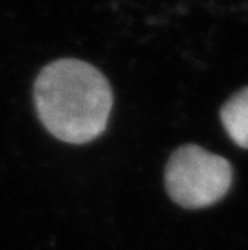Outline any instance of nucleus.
<instances>
[{"instance_id":"nucleus-1","label":"nucleus","mask_w":248,"mask_h":250,"mask_svg":"<svg viewBox=\"0 0 248 250\" xmlns=\"http://www.w3.org/2000/svg\"><path fill=\"white\" fill-rule=\"evenodd\" d=\"M34 100L50 134L68 144H86L107 127L113 92L97 68L68 58L40 71L34 84Z\"/></svg>"},{"instance_id":"nucleus-3","label":"nucleus","mask_w":248,"mask_h":250,"mask_svg":"<svg viewBox=\"0 0 248 250\" xmlns=\"http://www.w3.org/2000/svg\"><path fill=\"white\" fill-rule=\"evenodd\" d=\"M226 132L242 148H248V87L230 97L221 108Z\"/></svg>"},{"instance_id":"nucleus-2","label":"nucleus","mask_w":248,"mask_h":250,"mask_svg":"<svg viewBox=\"0 0 248 250\" xmlns=\"http://www.w3.org/2000/svg\"><path fill=\"white\" fill-rule=\"evenodd\" d=\"M166 190L184 208H205L228 194L232 168L226 158L198 146H182L172 152L165 171Z\"/></svg>"}]
</instances>
